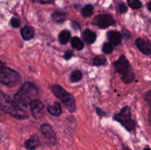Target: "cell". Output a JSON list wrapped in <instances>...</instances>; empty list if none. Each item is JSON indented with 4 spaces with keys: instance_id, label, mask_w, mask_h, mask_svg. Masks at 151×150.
I'll use <instances>...</instances> for the list:
<instances>
[{
    "instance_id": "9a60e30c",
    "label": "cell",
    "mask_w": 151,
    "mask_h": 150,
    "mask_svg": "<svg viewBox=\"0 0 151 150\" xmlns=\"http://www.w3.org/2000/svg\"><path fill=\"white\" fill-rule=\"evenodd\" d=\"M96 34L89 29H86L83 33V39L88 44H91L96 41Z\"/></svg>"
},
{
    "instance_id": "7402d4cb",
    "label": "cell",
    "mask_w": 151,
    "mask_h": 150,
    "mask_svg": "<svg viewBox=\"0 0 151 150\" xmlns=\"http://www.w3.org/2000/svg\"><path fill=\"white\" fill-rule=\"evenodd\" d=\"M106 62V57L103 56H98L96 57L93 60L94 66H101V65H104Z\"/></svg>"
},
{
    "instance_id": "5bb4252c",
    "label": "cell",
    "mask_w": 151,
    "mask_h": 150,
    "mask_svg": "<svg viewBox=\"0 0 151 150\" xmlns=\"http://www.w3.org/2000/svg\"><path fill=\"white\" fill-rule=\"evenodd\" d=\"M25 148L29 150L35 149L40 146V141L36 136H32L25 141Z\"/></svg>"
},
{
    "instance_id": "7a4b0ae2",
    "label": "cell",
    "mask_w": 151,
    "mask_h": 150,
    "mask_svg": "<svg viewBox=\"0 0 151 150\" xmlns=\"http://www.w3.org/2000/svg\"><path fill=\"white\" fill-rule=\"evenodd\" d=\"M0 107L4 112L17 119H25L28 117L26 112L9 96L0 93Z\"/></svg>"
},
{
    "instance_id": "277c9868",
    "label": "cell",
    "mask_w": 151,
    "mask_h": 150,
    "mask_svg": "<svg viewBox=\"0 0 151 150\" xmlns=\"http://www.w3.org/2000/svg\"><path fill=\"white\" fill-rule=\"evenodd\" d=\"M51 91L58 99L62 101L65 107L71 113H74L76 110L75 98L72 94L66 92L60 85H55L51 86Z\"/></svg>"
},
{
    "instance_id": "3957f363",
    "label": "cell",
    "mask_w": 151,
    "mask_h": 150,
    "mask_svg": "<svg viewBox=\"0 0 151 150\" xmlns=\"http://www.w3.org/2000/svg\"><path fill=\"white\" fill-rule=\"evenodd\" d=\"M114 67L116 72L121 75V79L125 83L132 82L135 79V74L129 61L125 55H121L120 57L114 63Z\"/></svg>"
},
{
    "instance_id": "30bf717a",
    "label": "cell",
    "mask_w": 151,
    "mask_h": 150,
    "mask_svg": "<svg viewBox=\"0 0 151 150\" xmlns=\"http://www.w3.org/2000/svg\"><path fill=\"white\" fill-rule=\"evenodd\" d=\"M136 45L137 48L146 55L151 54V41L149 40L142 39V38H138L136 41Z\"/></svg>"
},
{
    "instance_id": "8fae6325",
    "label": "cell",
    "mask_w": 151,
    "mask_h": 150,
    "mask_svg": "<svg viewBox=\"0 0 151 150\" xmlns=\"http://www.w3.org/2000/svg\"><path fill=\"white\" fill-rule=\"evenodd\" d=\"M108 38L112 45L117 46L122 41V35L119 32L112 30L108 32Z\"/></svg>"
},
{
    "instance_id": "ba28073f",
    "label": "cell",
    "mask_w": 151,
    "mask_h": 150,
    "mask_svg": "<svg viewBox=\"0 0 151 150\" xmlns=\"http://www.w3.org/2000/svg\"><path fill=\"white\" fill-rule=\"evenodd\" d=\"M31 114L35 119H41L45 114V107L44 104L38 99L33 100L29 104Z\"/></svg>"
},
{
    "instance_id": "f546056e",
    "label": "cell",
    "mask_w": 151,
    "mask_h": 150,
    "mask_svg": "<svg viewBox=\"0 0 151 150\" xmlns=\"http://www.w3.org/2000/svg\"><path fill=\"white\" fill-rule=\"evenodd\" d=\"M148 119H149V123H150V126H151V110H150V112H149V117H148Z\"/></svg>"
},
{
    "instance_id": "d6a6232c",
    "label": "cell",
    "mask_w": 151,
    "mask_h": 150,
    "mask_svg": "<svg viewBox=\"0 0 151 150\" xmlns=\"http://www.w3.org/2000/svg\"><path fill=\"white\" fill-rule=\"evenodd\" d=\"M144 150H151V149L149 148V147H146V148L144 149Z\"/></svg>"
},
{
    "instance_id": "4fadbf2b",
    "label": "cell",
    "mask_w": 151,
    "mask_h": 150,
    "mask_svg": "<svg viewBox=\"0 0 151 150\" xmlns=\"http://www.w3.org/2000/svg\"><path fill=\"white\" fill-rule=\"evenodd\" d=\"M47 111L49 112L50 114L54 116H59L62 113L61 106L60 103L55 101L53 104H50L47 107Z\"/></svg>"
},
{
    "instance_id": "7c38bea8",
    "label": "cell",
    "mask_w": 151,
    "mask_h": 150,
    "mask_svg": "<svg viewBox=\"0 0 151 150\" xmlns=\"http://www.w3.org/2000/svg\"><path fill=\"white\" fill-rule=\"evenodd\" d=\"M22 37L24 41H29L31 40L35 35V29L32 26H26L21 31Z\"/></svg>"
},
{
    "instance_id": "44dd1931",
    "label": "cell",
    "mask_w": 151,
    "mask_h": 150,
    "mask_svg": "<svg viewBox=\"0 0 151 150\" xmlns=\"http://www.w3.org/2000/svg\"><path fill=\"white\" fill-rule=\"evenodd\" d=\"M127 2L128 6L133 9H139L142 6L140 0H127Z\"/></svg>"
},
{
    "instance_id": "83f0119b",
    "label": "cell",
    "mask_w": 151,
    "mask_h": 150,
    "mask_svg": "<svg viewBox=\"0 0 151 150\" xmlns=\"http://www.w3.org/2000/svg\"><path fill=\"white\" fill-rule=\"evenodd\" d=\"M96 110H97V113L100 116H106V113L104 111L101 110L100 108H98V107H96Z\"/></svg>"
},
{
    "instance_id": "4dcf8cb0",
    "label": "cell",
    "mask_w": 151,
    "mask_h": 150,
    "mask_svg": "<svg viewBox=\"0 0 151 150\" xmlns=\"http://www.w3.org/2000/svg\"><path fill=\"white\" fill-rule=\"evenodd\" d=\"M147 9H148L150 11H151V1H150V2H149L148 4H147Z\"/></svg>"
},
{
    "instance_id": "f1b7e54d",
    "label": "cell",
    "mask_w": 151,
    "mask_h": 150,
    "mask_svg": "<svg viewBox=\"0 0 151 150\" xmlns=\"http://www.w3.org/2000/svg\"><path fill=\"white\" fill-rule=\"evenodd\" d=\"M38 1L41 4H47V3H52L53 0H38Z\"/></svg>"
},
{
    "instance_id": "d4e9b609",
    "label": "cell",
    "mask_w": 151,
    "mask_h": 150,
    "mask_svg": "<svg viewBox=\"0 0 151 150\" xmlns=\"http://www.w3.org/2000/svg\"><path fill=\"white\" fill-rule=\"evenodd\" d=\"M145 99L146 101L148 103L149 105H150L151 107V91L146 93L145 96Z\"/></svg>"
},
{
    "instance_id": "6da1fadb",
    "label": "cell",
    "mask_w": 151,
    "mask_h": 150,
    "mask_svg": "<svg viewBox=\"0 0 151 150\" xmlns=\"http://www.w3.org/2000/svg\"><path fill=\"white\" fill-rule=\"evenodd\" d=\"M38 91L36 87L32 83L29 82H24L22 88L15 94V101L18 104L27 107L33 100L37 99Z\"/></svg>"
},
{
    "instance_id": "cb8c5ba5",
    "label": "cell",
    "mask_w": 151,
    "mask_h": 150,
    "mask_svg": "<svg viewBox=\"0 0 151 150\" xmlns=\"http://www.w3.org/2000/svg\"><path fill=\"white\" fill-rule=\"evenodd\" d=\"M20 21L18 19H16V18H12V19H10V24H11V26H13V27H19V26H20Z\"/></svg>"
},
{
    "instance_id": "1f68e13d",
    "label": "cell",
    "mask_w": 151,
    "mask_h": 150,
    "mask_svg": "<svg viewBox=\"0 0 151 150\" xmlns=\"http://www.w3.org/2000/svg\"><path fill=\"white\" fill-rule=\"evenodd\" d=\"M123 150H131V149H130L128 147H126L125 146H123Z\"/></svg>"
},
{
    "instance_id": "ac0fdd59",
    "label": "cell",
    "mask_w": 151,
    "mask_h": 150,
    "mask_svg": "<svg viewBox=\"0 0 151 150\" xmlns=\"http://www.w3.org/2000/svg\"><path fill=\"white\" fill-rule=\"evenodd\" d=\"M83 77L82 72L80 70H75L70 75V81L72 82H77L81 80Z\"/></svg>"
},
{
    "instance_id": "484cf974",
    "label": "cell",
    "mask_w": 151,
    "mask_h": 150,
    "mask_svg": "<svg viewBox=\"0 0 151 150\" xmlns=\"http://www.w3.org/2000/svg\"><path fill=\"white\" fill-rule=\"evenodd\" d=\"M72 56H73V53H72V51H70V50H68V51H66V52H65L64 59L65 60H69V59L72 58Z\"/></svg>"
},
{
    "instance_id": "8992f818",
    "label": "cell",
    "mask_w": 151,
    "mask_h": 150,
    "mask_svg": "<svg viewBox=\"0 0 151 150\" xmlns=\"http://www.w3.org/2000/svg\"><path fill=\"white\" fill-rule=\"evenodd\" d=\"M114 120L119 121L128 131L134 130L135 128V122L131 119V108L129 106H125L122 109L120 113L115 115Z\"/></svg>"
},
{
    "instance_id": "d6986e66",
    "label": "cell",
    "mask_w": 151,
    "mask_h": 150,
    "mask_svg": "<svg viewBox=\"0 0 151 150\" xmlns=\"http://www.w3.org/2000/svg\"><path fill=\"white\" fill-rule=\"evenodd\" d=\"M94 12V7L91 4H86L81 10V13L84 17H89Z\"/></svg>"
},
{
    "instance_id": "52a82bcc",
    "label": "cell",
    "mask_w": 151,
    "mask_h": 150,
    "mask_svg": "<svg viewBox=\"0 0 151 150\" xmlns=\"http://www.w3.org/2000/svg\"><path fill=\"white\" fill-rule=\"evenodd\" d=\"M92 24L99 26L101 29L109 27L115 24V20L109 14H102L97 16L93 20Z\"/></svg>"
},
{
    "instance_id": "836d02e7",
    "label": "cell",
    "mask_w": 151,
    "mask_h": 150,
    "mask_svg": "<svg viewBox=\"0 0 151 150\" xmlns=\"http://www.w3.org/2000/svg\"><path fill=\"white\" fill-rule=\"evenodd\" d=\"M0 110H1V107H0Z\"/></svg>"
},
{
    "instance_id": "5b68a950",
    "label": "cell",
    "mask_w": 151,
    "mask_h": 150,
    "mask_svg": "<svg viewBox=\"0 0 151 150\" xmlns=\"http://www.w3.org/2000/svg\"><path fill=\"white\" fill-rule=\"evenodd\" d=\"M20 76L13 69L5 66H0V82L12 87L19 83Z\"/></svg>"
},
{
    "instance_id": "603a6c76",
    "label": "cell",
    "mask_w": 151,
    "mask_h": 150,
    "mask_svg": "<svg viewBox=\"0 0 151 150\" xmlns=\"http://www.w3.org/2000/svg\"><path fill=\"white\" fill-rule=\"evenodd\" d=\"M114 46L111 43H105L103 46V51L106 54H110L113 51Z\"/></svg>"
},
{
    "instance_id": "9c48e42d",
    "label": "cell",
    "mask_w": 151,
    "mask_h": 150,
    "mask_svg": "<svg viewBox=\"0 0 151 150\" xmlns=\"http://www.w3.org/2000/svg\"><path fill=\"white\" fill-rule=\"evenodd\" d=\"M41 132L45 139H47L50 144H56V135L52 127L48 124H44L41 126Z\"/></svg>"
},
{
    "instance_id": "2e32d148",
    "label": "cell",
    "mask_w": 151,
    "mask_h": 150,
    "mask_svg": "<svg viewBox=\"0 0 151 150\" xmlns=\"http://www.w3.org/2000/svg\"><path fill=\"white\" fill-rule=\"evenodd\" d=\"M71 44H72V46L75 49L78 50V51L82 50L84 47L83 41L79 38H78V37H73L71 39Z\"/></svg>"
},
{
    "instance_id": "4316f807",
    "label": "cell",
    "mask_w": 151,
    "mask_h": 150,
    "mask_svg": "<svg viewBox=\"0 0 151 150\" xmlns=\"http://www.w3.org/2000/svg\"><path fill=\"white\" fill-rule=\"evenodd\" d=\"M119 12H120L121 13H126L127 10H128V8H127V7L124 4H119Z\"/></svg>"
},
{
    "instance_id": "ffe728a7",
    "label": "cell",
    "mask_w": 151,
    "mask_h": 150,
    "mask_svg": "<svg viewBox=\"0 0 151 150\" xmlns=\"http://www.w3.org/2000/svg\"><path fill=\"white\" fill-rule=\"evenodd\" d=\"M52 17L53 20L57 23H63L66 20V14L63 13H60V12H56L53 13Z\"/></svg>"
},
{
    "instance_id": "e0dca14e",
    "label": "cell",
    "mask_w": 151,
    "mask_h": 150,
    "mask_svg": "<svg viewBox=\"0 0 151 150\" xmlns=\"http://www.w3.org/2000/svg\"><path fill=\"white\" fill-rule=\"evenodd\" d=\"M71 37L70 32L68 30H63L62 32H60V33L59 34L58 39L59 41L61 44H66V43H68V41H69Z\"/></svg>"
}]
</instances>
